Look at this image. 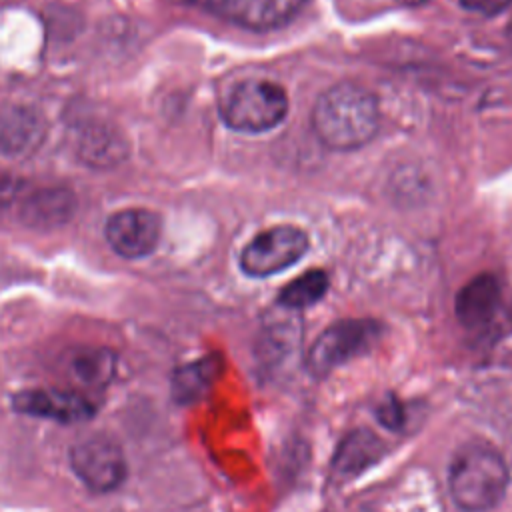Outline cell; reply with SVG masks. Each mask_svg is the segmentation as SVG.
I'll return each instance as SVG.
<instances>
[{
	"label": "cell",
	"instance_id": "cell-1",
	"mask_svg": "<svg viewBox=\"0 0 512 512\" xmlns=\"http://www.w3.org/2000/svg\"><path fill=\"white\" fill-rule=\"evenodd\" d=\"M312 128L328 148H360L378 130L376 96L360 84L340 82L318 96L312 108Z\"/></svg>",
	"mask_w": 512,
	"mask_h": 512
},
{
	"label": "cell",
	"instance_id": "cell-2",
	"mask_svg": "<svg viewBox=\"0 0 512 512\" xmlns=\"http://www.w3.org/2000/svg\"><path fill=\"white\" fill-rule=\"evenodd\" d=\"M508 466L492 446H464L450 466V492L466 512L494 508L508 488Z\"/></svg>",
	"mask_w": 512,
	"mask_h": 512
},
{
	"label": "cell",
	"instance_id": "cell-3",
	"mask_svg": "<svg viewBox=\"0 0 512 512\" xmlns=\"http://www.w3.org/2000/svg\"><path fill=\"white\" fill-rule=\"evenodd\" d=\"M288 112V96L270 80H244L236 84L220 106L222 120L238 132H266L278 126Z\"/></svg>",
	"mask_w": 512,
	"mask_h": 512
},
{
	"label": "cell",
	"instance_id": "cell-4",
	"mask_svg": "<svg viewBox=\"0 0 512 512\" xmlns=\"http://www.w3.org/2000/svg\"><path fill=\"white\" fill-rule=\"evenodd\" d=\"M308 250V236L296 226H274L256 234L240 254V266L248 276L264 278L286 270Z\"/></svg>",
	"mask_w": 512,
	"mask_h": 512
},
{
	"label": "cell",
	"instance_id": "cell-5",
	"mask_svg": "<svg viewBox=\"0 0 512 512\" xmlns=\"http://www.w3.org/2000/svg\"><path fill=\"white\" fill-rule=\"evenodd\" d=\"M380 336V324L374 320H340L328 326L312 344L308 352V366L316 374H326L364 354Z\"/></svg>",
	"mask_w": 512,
	"mask_h": 512
},
{
	"label": "cell",
	"instance_id": "cell-6",
	"mask_svg": "<svg viewBox=\"0 0 512 512\" xmlns=\"http://www.w3.org/2000/svg\"><path fill=\"white\" fill-rule=\"evenodd\" d=\"M70 466L94 492L116 490L128 472L122 448L106 434H94L76 442L70 450Z\"/></svg>",
	"mask_w": 512,
	"mask_h": 512
},
{
	"label": "cell",
	"instance_id": "cell-7",
	"mask_svg": "<svg viewBox=\"0 0 512 512\" xmlns=\"http://www.w3.org/2000/svg\"><path fill=\"white\" fill-rule=\"evenodd\" d=\"M158 214L144 208L116 212L106 224V240L124 258H142L154 252L160 240Z\"/></svg>",
	"mask_w": 512,
	"mask_h": 512
},
{
	"label": "cell",
	"instance_id": "cell-8",
	"mask_svg": "<svg viewBox=\"0 0 512 512\" xmlns=\"http://www.w3.org/2000/svg\"><path fill=\"white\" fill-rule=\"evenodd\" d=\"M308 0H208L220 18L248 30H272L290 22Z\"/></svg>",
	"mask_w": 512,
	"mask_h": 512
},
{
	"label": "cell",
	"instance_id": "cell-9",
	"mask_svg": "<svg viewBox=\"0 0 512 512\" xmlns=\"http://www.w3.org/2000/svg\"><path fill=\"white\" fill-rule=\"evenodd\" d=\"M46 136L44 116L26 104L0 108V154L22 158L38 150Z\"/></svg>",
	"mask_w": 512,
	"mask_h": 512
},
{
	"label": "cell",
	"instance_id": "cell-10",
	"mask_svg": "<svg viewBox=\"0 0 512 512\" xmlns=\"http://www.w3.org/2000/svg\"><path fill=\"white\" fill-rule=\"evenodd\" d=\"M12 404L22 414L60 422L88 420L96 412V406L86 396L70 390H26L16 394Z\"/></svg>",
	"mask_w": 512,
	"mask_h": 512
},
{
	"label": "cell",
	"instance_id": "cell-11",
	"mask_svg": "<svg viewBox=\"0 0 512 512\" xmlns=\"http://www.w3.org/2000/svg\"><path fill=\"white\" fill-rule=\"evenodd\" d=\"M500 304V284L492 274H478L464 284L456 296V318L466 328L486 326Z\"/></svg>",
	"mask_w": 512,
	"mask_h": 512
},
{
	"label": "cell",
	"instance_id": "cell-12",
	"mask_svg": "<svg viewBox=\"0 0 512 512\" xmlns=\"http://www.w3.org/2000/svg\"><path fill=\"white\" fill-rule=\"evenodd\" d=\"M384 454V444L368 430H356L344 438L338 446L332 468L338 478H352L376 464Z\"/></svg>",
	"mask_w": 512,
	"mask_h": 512
},
{
	"label": "cell",
	"instance_id": "cell-13",
	"mask_svg": "<svg viewBox=\"0 0 512 512\" xmlns=\"http://www.w3.org/2000/svg\"><path fill=\"white\" fill-rule=\"evenodd\" d=\"M68 374L80 386H106L116 372V354L108 348H78L66 364Z\"/></svg>",
	"mask_w": 512,
	"mask_h": 512
},
{
	"label": "cell",
	"instance_id": "cell-14",
	"mask_svg": "<svg viewBox=\"0 0 512 512\" xmlns=\"http://www.w3.org/2000/svg\"><path fill=\"white\" fill-rule=\"evenodd\" d=\"M216 372H218V362L212 356L178 368L172 378L174 400L180 404L200 400L206 394V390L212 386Z\"/></svg>",
	"mask_w": 512,
	"mask_h": 512
},
{
	"label": "cell",
	"instance_id": "cell-15",
	"mask_svg": "<svg viewBox=\"0 0 512 512\" xmlns=\"http://www.w3.org/2000/svg\"><path fill=\"white\" fill-rule=\"evenodd\" d=\"M74 198L66 190H42L24 202V218L34 226H54L70 218Z\"/></svg>",
	"mask_w": 512,
	"mask_h": 512
},
{
	"label": "cell",
	"instance_id": "cell-16",
	"mask_svg": "<svg viewBox=\"0 0 512 512\" xmlns=\"http://www.w3.org/2000/svg\"><path fill=\"white\" fill-rule=\"evenodd\" d=\"M328 290V276L324 270H308L288 282L280 294L278 302L286 308H308L316 304Z\"/></svg>",
	"mask_w": 512,
	"mask_h": 512
},
{
	"label": "cell",
	"instance_id": "cell-17",
	"mask_svg": "<svg viewBox=\"0 0 512 512\" xmlns=\"http://www.w3.org/2000/svg\"><path fill=\"white\" fill-rule=\"evenodd\" d=\"M460 4H462L466 10L492 16V14H498V12H502L504 8H508V6L512 4V0H460Z\"/></svg>",
	"mask_w": 512,
	"mask_h": 512
},
{
	"label": "cell",
	"instance_id": "cell-18",
	"mask_svg": "<svg viewBox=\"0 0 512 512\" xmlns=\"http://www.w3.org/2000/svg\"><path fill=\"white\" fill-rule=\"evenodd\" d=\"M378 418L384 426L388 428H398L402 422V412L396 400H386L380 408H378Z\"/></svg>",
	"mask_w": 512,
	"mask_h": 512
},
{
	"label": "cell",
	"instance_id": "cell-19",
	"mask_svg": "<svg viewBox=\"0 0 512 512\" xmlns=\"http://www.w3.org/2000/svg\"><path fill=\"white\" fill-rule=\"evenodd\" d=\"M398 4H404V6H420V4H424V2H428V0H396Z\"/></svg>",
	"mask_w": 512,
	"mask_h": 512
},
{
	"label": "cell",
	"instance_id": "cell-20",
	"mask_svg": "<svg viewBox=\"0 0 512 512\" xmlns=\"http://www.w3.org/2000/svg\"><path fill=\"white\" fill-rule=\"evenodd\" d=\"M508 40H510V44H512V20H510V26H508Z\"/></svg>",
	"mask_w": 512,
	"mask_h": 512
}]
</instances>
